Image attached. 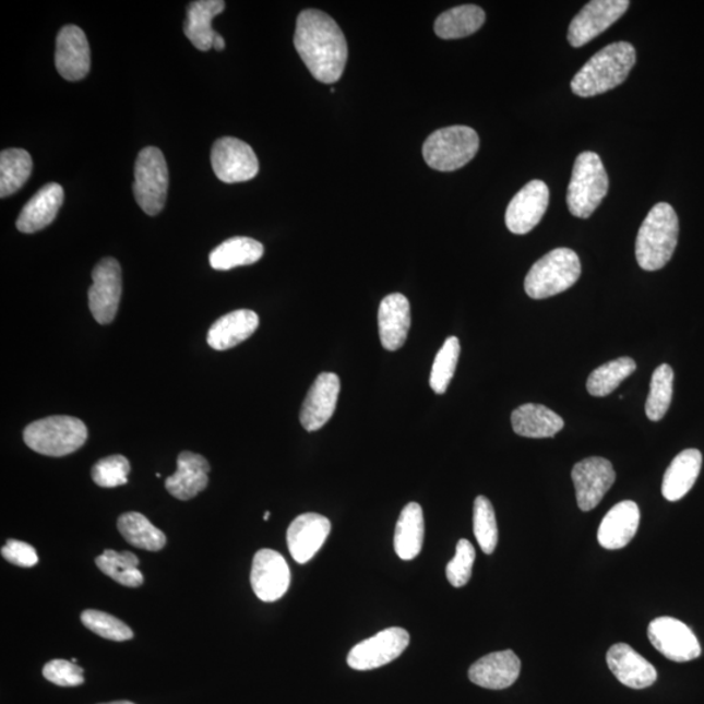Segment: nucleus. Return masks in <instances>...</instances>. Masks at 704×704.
Instances as JSON below:
<instances>
[{
  "mask_svg": "<svg viewBox=\"0 0 704 704\" xmlns=\"http://www.w3.org/2000/svg\"><path fill=\"white\" fill-rule=\"evenodd\" d=\"M295 49L312 76L320 83L334 84L344 75L348 57L344 32L335 20L319 10H306L297 20Z\"/></svg>",
  "mask_w": 704,
  "mask_h": 704,
  "instance_id": "nucleus-1",
  "label": "nucleus"
},
{
  "mask_svg": "<svg viewBox=\"0 0 704 704\" xmlns=\"http://www.w3.org/2000/svg\"><path fill=\"white\" fill-rule=\"evenodd\" d=\"M636 63L635 47L621 41L596 52L572 80L575 96L588 98L612 91L625 83Z\"/></svg>",
  "mask_w": 704,
  "mask_h": 704,
  "instance_id": "nucleus-2",
  "label": "nucleus"
},
{
  "mask_svg": "<svg viewBox=\"0 0 704 704\" xmlns=\"http://www.w3.org/2000/svg\"><path fill=\"white\" fill-rule=\"evenodd\" d=\"M679 217L667 203L656 204L647 214L635 241V256L643 271L655 272L672 259L679 243Z\"/></svg>",
  "mask_w": 704,
  "mask_h": 704,
  "instance_id": "nucleus-3",
  "label": "nucleus"
},
{
  "mask_svg": "<svg viewBox=\"0 0 704 704\" xmlns=\"http://www.w3.org/2000/svg\"><path fill=\"white\" fill-rule=\"evenodd\" d=\"M582 273L581 261L570 248H556L536 261L525 279V290L532 299L554 297L575 285Z\"/></svg>",
  "mask_w": 704,
  "mask_h": 704,
  "instance_id": "nucleus-4",
  "label": "nucleus"
},
{
  "mask_svg": "<svg viewBox=\"0 0 704 704\" xmlns=\"http://www.w3.org/2000/svg\"><path fill=\"white\" fill-rule=\"evenodd\" d=\"M609 180L599 154L583 152L575 159L566 203L574 217L588 218L608 193Z\"/></svg>",
  "mask_w": 704,
  "mask_h": 704,
  "instance_id": "nucleus-5",
  "label": "nucleus"
},
{
  "mask_svg": "<svg viewBox=\"0 0 704 704\" xmlns=\"http://www.w3.org/2000/svg\"><path fill=\"white\" fill-rule=\"evenodd\" d=\"M86 439L88 429L84 421L67 415L33 421L24 431L25 444L47 457H64L75 453Z\"/></svg>",
  "mask_w": 704,
  "mask_h": 704,
  "instance_id": "nucleus-6",
  "label": "nucleus"
},
{
  "mask_svg": "<svg viewBox=\"0 0 704 704\" xmlns=\"http://www.w3.org/2000/svg\"><path fill=\"white\" fill-rule=\"evenodd\" d=\"M478 133L466 126L446 127L434 131L422 145V157L433 170L455 171L466 166L478 153Z\"/></svg>",
  "mask_w": 704,
  "mask_h": 704,
  "instance_id": "nucleus-7",
  "label": "nucleus"
},
{
  "mask_svg": "<svg viewBox=\"0 0 704 704\" xmlns=\"http://www.w3.org/2000/svg\"><path fill=\"white\" fill-rule=\"evenodd\" d=\"M169 190V169L163 152L147 146L139 153L135 164L133 193L138 205L147 216H157L164 210Z\"/></svg>",
  "mask_w": 704,
  "mask_h": 704,
  "instance_id": "nucleus-8",
  "label": "nucleus"
},
{
  "mask_svg": "<svg viewBox=\"0 0 704 704\" xmlns=\"http://www.w3.org/2000/svg\"><path fill=\"white\" fill-rule=\"evenodd\" d=\"M212 167L220 182H248L259 174V159L252 147L235 138L218 139L212 150Z\"/></svg>",
  "mask_w": 704,
  "mask_h": 704,
  "instance_id": "nucleus-9",
  "label": "nucleus"
},
{
  "mask_svg": "<svg viewBox=\"0 0 704 704\" xmlns=\"http://www.w3.org/2000/svg\"><path fill=\"white\" fill-rule=\"evenodd\" d=\"M90 310L100 325L112 323L122 297V270L116 259L100 260L92 273Z\"/></svg>",
  "mask_w": 704,
  "mask_h": 704,
  "instance_id": "nucleus-10",
  "label": "nucleus"
},
{
  "mask_svg": "<svg viewBox=\"0 0 704 704\" xmlns=\"http://www.w3.org/2000/svg\"><path fill=\"white\" fill-rule=\"evenodd\" d=\"M410 634L402 628H389L358 643L347 656V664L355 670H372L386 666L404 654Z\"/></svg>",
  "mask_w": 704,
  "mask_h": 704,
  "instance_id": "nucleus-11",
  "label": "nucleus"
},
{
  "mask_svg": "<svg viewBox=\"0 0 704 704\" xmlns=\"http://www.w3.org/2000/svg\"><path fill=\"white\" fill-rule=\"evenodd\" d=\"M647 634L657 652L669 660L687 663L702 654L693 630L672 617H659L649 622Z\"/></svg>",
  "mask_w": 704,
  "mask_h": 704,
  "instance_id": "nucleus-12",
  "label": "nucleus"
},
{
  "mask_svg": "<svg viewBox=\"0 0 704 704\" xmlns=\"http://www.w3.org/2000/svg\"><path fill=\"white\" fill-rule=\"evenodd\" d=\"M629 5L628 0H593L587 3L569 26V44L582 47L592 43L621 19Z\"/></svg>",
  "mask_w": 704,
  "mask_h": 704,
  "instance_id": "nucleus-13",
  "label": "nucleus"
},
{
  "mask_svg": "<svg viewBox=\"0 0 704 704\" xmlns=\"http://www.w3.org/2000/svg\"><path fill=\"white\" fill-rule=\"evenodd\" d=\"M572 479L581 511L589 512L600 504L609 489L612 488L616 473L608 460L589 457L573 467Z\"/></svg>",
  "mask_w": 704,
  "mask_h": 704,
  "instance_id": "nucleus-14",
  "label": "nucleus"
},
{
  "mask_svg": "<svg viewBox=\"0 0 704 704\" xmlns=\"http://www.w3.org/2000/svg\"><path fill=\"white\" fill-rule=\"evenodd\" d=\"M290 568L281 553L273 549H260L254 554L251 570V586L260 600L277 601L290 587Z\"/></svg>",
  "mask_w": 704,
  "mask_h": 704,
  "instance_id": "nucleus-15",
  "label": "nucleus"
},
{
  "mask_svg": "<svg viewBox=\"0 0 704 704\" xmlns=\"http://www.w3.org/2000/svg\"><path fill=\"white\" fill-rule=\"evenodd\" d=\"M549 188L541 180H532L509 204L505 223L509 231L525 235L539 225L548 210Z\"/></svg>",
  "mask_w": 704,
  "mask_h": 704,
  "instance_id": "nucleus-16",
  "label": "nucleus"
},
{
  "mask_svg": "<svg viewBox=\"0 0 704 704\" xmlns=\"http://www.w3.org/2000/svg\"><path fill=\"white\" fill-rule=\"evenodd\" d=\"M341 392L337 374L324 372L314 380L301 406L300 422L308 432L319 431L332 419Z\"/></svg>",
  "mask_w": 704,
  "mask_h": 704,
  "instance_id": "nucleus-17",
  "label": "nucleus"
},
{
  "mask_svg": "<svg viewBox=\"0 0 704 704\" xmlns=\"http://www.w3.org/2000/svg\"><path fill=\"white\" fill-rule=\"evenodd\" d=\"M57 70L69 82H80L91 71V47L83 29L65 25L57 37Z\"/></svg>",
  "mask_w": 704,
  "mask_h": 704,
  "instance_id": "nucleus-18",
  "label": "nucleus"
},
{
  "mask_svg": "<svg viewBox=\"0 0 704 704\" xmlns=\"http://www.w3.org/2000/svg\"><path fill=\"white\" fill-rule=\"evenodd\" d=\"M332 532V523L318 513L297 516L287 529V547L293 559L306 563L314 558Z\"/></svg>",
  "mask_w": 704,
  "mask_h": 704,
  "instance_id": "nucleus-19",
  "label": "nucleus"
},
{
  "mask_svg": "<svg viewBox=\"0 0 704 704\" xmlns=\"http://www.w3.org/2000/svg\"><path fill=\"white\" fill-rule=\"evenodd\" d=\"M607 664L616 679L630 689H646L657 680L653 664L627 643H617L608 649Z\"/></svg>",
  "mask_w": 704,
  "mask_h": 704,
  "instance_id": "nucleus-20",
  "label": "nucleus"
},
{
  "mask_svg": "<svg viewBox=\"0 0 704 704\" xmlns=\"http://www.w3.org/2000/svg\"><path fill=\"white\" fill-rule=\"evenodd\" d=\"M521 660L512 649L482 656L468 670V679L475 685L491 690L511 688L518 680Z\"/></svg>",
  "mask_w": 704,
  "mask_h": 704,
  "instance_id": "nucleus-21",
  "label": "nucleus"
},
{
  "mask_svg": "<svg viewBox=\"0 0 704 704\" xmlns=\"http://www.w3.org/2000/svg\"><path fill=\"white\" fill-rule=\"evenodd\" d=\"M411 326L410 301L405 295L391 294L381 300L379 308V334L382 347L397 351L405 345Z\"/></svg>",
  "mask_w": 704,
  "mask_h": 704,
  "instance_id": "nucleus-22",
  "label": "nucleus"
},
{
  "mask_svg": "<svg viewBox=\"0 0 704 704\" xmlns=\"http://www.w3.org/2000/svg\"><path fill=\"white\" fill-rule=\"evenodd\" d=\"M641 512L634 501H622L602 518L598 532L599 545L609 551L625 548L639 532Z\"/></svg>",
  "mask_w": 704,
  "mask_h": 704,
  "instance_id": "nucleus-23",
  "label": "nucleus"
},
{
  "mask_svg": "<svg viewBox=\"0 0 704 704\" xmlns=\"http://www.w3.org/2000/svg\"><path fill=\"white\" fill-rule=\"evenodd\" d=\"M177 465V473L165 481L167 492L182 501L196 498L210 481V462L203 455L183 452L179 454Z\"/></svg>",
  "mask_w": 704,
  "mask_h": 704,
  "instance_id": "nucleus-24",
  "label": "nucleus"
},
{
  "mask_svg": "<svg viewBox=\"0 0 704 704\" xmlns=\"http://www.w3.org/2000/svg\"><path fill=\"white\" fill-rule=\"evenodd\" d=\"M64 201V191L58 183H47L23 207L16 220L19 231H41L57 218Z\"/></svg>",
  "mask_w": 704,
  "mask_h": 704,
  "instance_id": "nucleus-25",
  "label": "nucleus"
},
{
  "mask_svg": "<svg viewBox=\"0 0 704 704\" xmlns=\"http://www.w3.org/2000/svg\"><path fill=\"white\" fill-rule=\"evenodd\" d=\"M260 320L256 312L238 310L225 314L207 332V345L214 350L225 351L238 346L258 331Z\"/></svg>",
  "mask_w": 704,
  "mask_h": 704,
  "instance_id": "nucleus-26",
  "label": "nucleus"
},
{
  "mask_svg": "<svg viewBox=\"0 0 704 704\" xmlns=\"http://www.w3.org/2000/svg\"><path fill=\"white\" fill-rule=\"evenodd\" d=\"M702 453L696 449H688L676 455L672 464L664 474L661 492L670 502L679 501L692 491L701 474Z\"/></svg>",
  "mask_w": 704,
  "mask_h": 704,
  "instance_id": "nucleus-27",
  "label": "nucleus"
},
{
  "mask_svg": "<svg viewBox=\"0 0 704 704\" xmlns=\"http://www.w3.org/2000/svg\"><path fill=\"white\" fill-rule=\"evenodd\" d=\"M512 426L514 432L522 438L549 439L558 434L565 422L551 408L526 404L513 411Z\"/></svg>",
  "mask_w": 704,
  "mask_h": 704,
  "instance_id": "nucleus-28",
  "label": "nucleus"
},
{
  "mask_svg": "<svg viewBox=\"0 0 704 704\" xmlns=\"http://www.w3.org/2000/svg\"><path fill=\"white\" fill-rule=\"evenodd\" d=\"M226 9L223 0H198L187 9V19L183 25L184 35L191 44L200 51L213 49L214 37L217 32L213 31V19Z\"/></svg>",
  "mask_w": 704,
  "mask_h": 704,
  "instance_id": "nucleus-29",
  "label": "nucleus"
},
{
  "mask_svg": "<svg viewBox=\"0 0 704 704\" xmlns=\"http://www.w3.org/2000/svg\"><path fill=\"white\" fill-rule=\"evenodd\" d=\"M425 514L418 502H410L401 512L395 526L394 548L401 560L417 559L425 541Z\"/></svg>",
  "mask_w": 704,
  "mask_h": 704,
  "instance_id": "nucleus-30",
  "label": "nucleus"
},
{
  "mask_svg": "<svg viewBox=\"0 0 704 704\" xmlns=\"http://www.w3.org/2000/svg\"><path fill=\"white\" fill-rule=\"evenodd\" d=\"M486 23L479 5L465 4L449 10L435 20L434 33L442 39H460L474 35Z\"/></svg>",
  "mask_w": 704,
  "mask_h": 704,
  "instance_id": "nucleus-31",
  "label": "nucleus"
},
{
  "mask_svg": "<svg viewBox=\"0 0 704 704\" xmlns=\"http://www.w3.org/2000/svg\"><path fill=\"white\" fill-rule=\"evenodd\" d=\"M264 246L252 238L227 239L213 250L210 263L213 270L231 271L234 267L252 265L263 258Z\"/></svg>",
  "mask_w": 704,
  "mask_h": 704,
  "instance_id": "nucleus-32",
  "label": "nucleus"
},
{
  "mask_svg": "<svg viewBox=\"0 0 704 704\" xmlns=\"http://www.w3.org/2000/svg\"><path fill=\"white\" fill-rule=\"evenodd\" d=\"M118 528L133 547L157 552L166 546L165 534L141 513L130 512L120 515Z\"/></svg>",
  "mask_w": 704,
  "mask_h": 704,
  "instance_id": "nucleus-33",
  "label": "nucleus"
},
{
  "mask_svg": "<svg viewBox=\"0 0 704 704\" xmlns=\"http://www.w3.org/2000/svg\"><path fill=\"white\" fill-rule=\"evenodd\" d=\"M33 169L31 154L24 150H7L0 154V196L9 198L29 179Z\"/></svg>",
  "mask_w": 704,
  "mask_h": 704,
  "instance_id": "nucleus-34",
  "label": "nucleus"
},
{
  "mask_svg": "<svg viewBox=\"0 0 704 704\" xmlns=\"http://www.w3.org/2000/svg\"><path fill=\"white\" fill-rule=\"evenodd\" d=\"M96 565L105 575L127 587L143 585L144 576L139 570V559L131 552H117L112 549L96 559Z\"/></svg>",
  "mask_w": 704,
  "mask_h": 704,
  "instance_id": "nucleus-35",
  "label": "nucleus"
},
{
  "mask_svg": "<svg viewBox=\"0 0 704 704\" xmlns=\"http://www.w3.org/2000/svg\"><path fill=\"white\" fill-rule=\"evenodd\" d=\"M636 370L635 361L632 358H619L608 361L589 374L587 391L594 397H607L620 386L623 380L632 375Z\"/></svg>",
  "mask_w": 704,
  "mask_h": 704,
  "instance_id": "nucleus-36",
  "label": "nucleus"
},
{
  "mask_svg": "<svg viewBox=\"0 0 704 704\" xmlns=\"http://www.w3.org/2000/svg\"><path fill=\"white\" fill-rule=\"evenodd\" d=\"M673 379L672 367L661 365L656 368L646 402V414L649 420L659 421L666 417L669 406L672 404Z\"/></svg>",
  "mask_w": 704,
  "mask_h": 704,
  "instance_id": "nucleus-37",
  "label": "nucleus"
},
{
  "mask_svg": "<svg viewBox=\"0 0 704 704\" xmlns=\"http://www.w3.org/2000/svg\"><path fill=\"white\" fill-rule=\"evenodd\" d=\"M460 354V339L457 337L446 338L435 355L431 375H429V385L434 393L444 394L448 391L455 370H457Z\"/></svg>",
  "mask_w": 704,
  "mask_h": 704,
  "instance_id": "nucleus-38",
  "label": "nucleus"
},
{
  "mask_svg": "<svg viewBox=\"0 0 704 704\" xmlns=\"http://www.w3.org/2000/svg\"><path fill=\"white\" fill-rule=\"evenodd\" d=\"M474 535L481 551L492 554L499 542L498 521L492 502L479 496L474 502Z\"/></svg>",
  "mask_w": 704,
  "mask_h": 704,
  "instance_id": "nucleus-39",
  "label": "nucleus"
},
{
  "mask_svg": "<svg viewBox=\"0 0 704 704\" xmlns=\"http://www.w3.org/2000/svg\"><path fill=\"white\" fill-rule=\"evenodd\" d=\"M82 622L91 632L105 640L123 642L133 639L132 630L123 621L100 610L88 609L82 613Z\"/></svg>",
  "mask_w": 704,
  "mask_h": 704,
  "instance_id": "nucleus-40",
  "label": "nucleus"
},
{
  "mask_svg": "<svg viewBox=\"0 0 704 704\" xmlns=\"http://www.w3.org/2000/svg\"><path fill=\"white\" fill-rule=\"evenodd\" d=\"M131 465L123 455H110L97 462L92 468V479L103 488H116L127 485Z\"/></svg>",
  "mask_w": 704,
  "mask_h": 704,
  "instance_id": "nucleus-41",
  "label": "nucleus"
},
{
  "mask_svg": "<svg viewBox=\"0 0 704 704\" xmlns=\"http://www.w3.org/2000/svg\"><path fill=\"white\" fill-rule=\"evenodd\" d=\"M476 552L472 542L461 539L454 558L446 566V578L453 587H464L472 580Z\"/></svg>",
  "mask_w": 704,
  "mask_h": 704,
  "instance_id": "nucleus-42",
  "label": "nucleus"
},
{
  "mask_svg": "<svg viewBox=\"0 0 704 704\" xmlns=\"http://www.w3.org/2000/svg\"><path fill=\"white\" fill-rule=\"evenodd\" d=\"M43 673L47 681L56 683L58 687L73 688L84 683L83 668L69 660H51L46 664Z\"/></svg>",
  "mask_w": 704,
  "mask_h": 704,
  "instance_id": "nucleus-43",
  "label": "nucleus"
},
{
  "mask_svg": "<svg viewBox=\"0 0 704 704\" xmlns=\"http://www.w3.org/2000/svg\"><path fill=\"white\" fill-rule=\"evenodd\" d=\"M3 559L13 563V565L22 568L35 566L38 562V556L35 548L28 542L20 540H9L2 548Z\"/></svg>",
  "mask_w": 704,
  "mask_h": 704,
  "instance_id": "nucleus-44",
  "label": "nucleus"
},
{
  "mask_svg": "<svg viewBox=\"0 0 704 704\" xmlns=\"http://www.w3.org/2000/svg\"><path fill=\"white\" fill-rule=\"evenodd\" d=\"M226 43L223 36L217 33L216 37H214L213 41V49L217 51H223L225 49Z\"/></svg>",
  "mask_w": 704,
  "mask_h": 704,
  "instance_id": "nucleus-45",
  "label": "nucleus"
},
{
  "mask_svg": "<svg viewBox=\"0 0 704 704\" xmlns=\"http://www.w3.org/2000/svg\"><path fill=\"white\" fill-rule=\"evenodd\" d=\"M103 704H135L130 701H117V702H110V703H103Z\"/></svg>",
  "mask_w": 704,
  "mask_h": 704,
  "instance_id": "nucleus-46",
  "label": "nucleus"
},
{
  "mask_svg": "<svg viewBox=\"0 0 704 704\" xmlns=\"http://www.w3.org/2000/svg\"><path fill=\"white\" fill-rule=\"evenodd\" d=\"M270 516H271V513H270V512H266V513L264 514V521L270 520Z\"/></svg>",
  "mask_w": 704,
  "mask_h": 704,
  "instance_id": "nucleus-47",
  "label": "nucleus"
}]
</instances>
